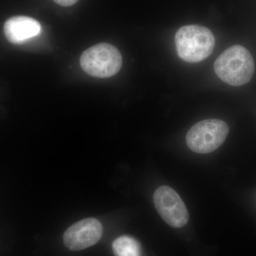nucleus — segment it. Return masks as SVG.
<instances>
[{
	"instance_id": "2",
	"label": "nucleus",
	"mask_w": 256,
	"mask_h": 256,
	"mask_svg": "<svg viewBox=\"0 0 256 256\" xmlns=\"http://www.w3.org/2000/svg\"><path fill=\"white\" fill-rule=\"evenodd\" d=\"M178 56L190 63H197L208 58L215 46V38L210 30L201 25H186L175 34Z\"/></svg>"
},
{
	"instance_id": "3",
	"label": "nucleus",
	"mask_w": 256,
	"mask_h": 256,
	"mask_svg": "<svg viewBox=\"0 0 256 256\" xmlns=\"http://www.w3.org/2000/svg\"><path fill=\"white\" fill-rule=\"evenodd\" d=\"M86 73L97 78H110L120 70L122 58L120 52L110 44L102 43L88 48L80 58Z\"/></svg>"
},
{
	"instance_id": "7",
	"label": "nucleus",
	"mask_w": 256,
	"mask_h": 256,
	"mask_svg": "<svg viewBox=\"0 0 256 256\" xmlns=\"http://www.w3.org/2000/svg\"><path fill=\"white\" fill-rule=\"evenodd\" d=\"M42 26L34 18L18 16L9 18L4 24L5 36L10 43L21 44L40 34Z\"/></svg>"
},
{
	"instance_id": "1",
	"label": "nucleus",
	"mask_w": 256,
	"mask_h": 256,
	"mask_svg": "<svg viewBox=\"0 0 256 256\" xmlns=\"http://www.w3.org/2000/svg\"><path fill=\"white\" fill-rule=\"evenodd\" d=\"M217 76L232 86H240L250 82L255 72L254 58L249 50L240 45H234L216 60Z\"/></svg>"
},
{
	"instance_id": "5",
	"label": "nucleus",
	"mask_w": 256,
	"mask_h": 256,
	"mask_svg": "<svg viewBox=\"0 0 256 256\" xmlns=\"http://www.w3.org/2000/svg\"><path fill=\"white\" fill-rule=\"evenodd\" d=\"M154 206L170 226L182 228L188 223L190 215L180 195L168 186H162L154 192Z\"/></svg>"
},
{
	"instance_id": "6",
	"label": "nucleus",
	"mask_w": 256,
	"mask_h": 256,
	"mask_svg": "<svg viewBox=\"0 0 256 256\" xmlns=\"http://www.w3.org/2000/svg\"><path fill=\"white\" fill-rule=\"evenodd\" d=\"M102 235V226L98 220L88 218L69 227L64 235V242L69 250L77 252L95 245Z\"/></svg>"
},
{
	"instance_id": "9",
	"label": "nucleus",
	"mask_w": 256,
	"mask_h": 256,
	"mask_svg": "<svg viewBox=\"0 0 256 256\" xmlns=\"http://www.w3.org/2000/svg\"><path fill=\"white\" fill-rule=\"evenodd\" d=\"M56 4L63 6H69L75 4L78 0H54Z\"/></svg>"
},
{
	"instance_id": "8",
	"label": "nucleus",
	"mask_w": 256,
	"mask_h": 256,
	"mask_svg": "<svg viewBox=\"0 0 256 256\" xmlns=\"http://www.w3.org/2000/svg\"><path fill=\"white\" fill-rule=\"evenodd\" d=\"M114 256H141L139 242L132 237L122 236L114 240L112 244Z\"/></svg>"
},
{
	"instance_id": "4",
	"label": "nucleus",
	"mask_w": 256,
	"mask_h": 256,
	"mask_svg": "<svg viewBox=\"0 0 256 256\" xmlns=\"http://www.w3.org/2000/svg\"><path fill=\"white\" fill-rule=\"evenodd\" d=\"M228 124L218 119H208L195 124L186 134V144L192 151L208 154L218 149L226 139Z\"/></svg>"
}]
</instances>
